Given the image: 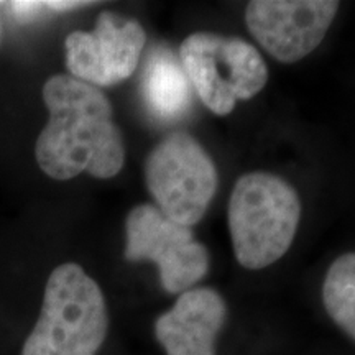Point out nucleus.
<instances>
[{
	"instance_id": "obj_12",
	"label": "nucleus",
	"mask_w": 355,
	"mask_h": 355,
	"mask_svg": "<svg viewBox=\"0 0 355 355\" xmlns=\"http://www.w3.org/2000/svg\"><path fill=\"white\" fill-rule=\"evenodd\" d=\"M10 10L20 24H28V21H35L40 15L46 10L44 2H35V0H15V2L8 3Z\"/></svg>"
},
{
	"instance_id": "obj_2",
	"label": "nucleus",
	"mask_w": 355,
	"mask_h": 355,
	"mask_svg": "<svg viewBox=\"0 0 355 355\" xmlns=\"http://www.w3.org/2000/svg\"><path fill=\"white\" fill-rule=\"evenodd\" d=\"M107 329L99 285L79 265H60L48 278L42 313L21 355H96Z\"/></svg>"
},
{
	"instance_id": "obj_4",
	"label": "nucleus",
	"mask_w": 355,
	"mask_h": 355,
	"mask_svg": "<svg viewBox=\"0 0 355 355\" xmlns=\"http://www.w3.org/2000/svg\"><path fill=\"white\" fill-rule=\"evenodd\" d=\"M191 87L207 109L227 115L237 101L259 94L268 81L263 58L250 43L217 33H193L180 46Z\"/></svg>"
},
{
	"instance_id": "obj_8",
	"label": "nucleus",
	"mask_w": 355,
	"mask_h": 355,
	"mask_svg": "<svg viewBox=\"0 0 355 355\" xmlns=\"http://www.w3.org/2000/svg\"><path fill=\"white\" fill-rule=\"evenodd\" d=\"M339 6L332 0H255L247 6L245 21L275 60L296 63L319 46Z\"/></svg>"
},
{
	"instance_id": "obj_9",
	"label": "nucleus",
	"mask_w": 355,
	"mask_h": 355,
	"mask_svg": "<svg viewBox=\"0 0 355 355\" xmlns=\"http://www.w3.org/2000/svg\"><path fill=\"white\" fill-rule=\"evenodd\" d=\"M227 318V306L212 288L181 293L175 306L155 322V336L166 355H216L214 344Z\"/></svg>"
},
{
	"instance_id": "obj_1",
	"label": "nucleus",
	"mask_w": 355,
	"mask_h": 355,
	"mask_svg": "<svg viewBox=\"0 0 355 355\" xmlns=\"http://www.w3.org/2000/svg\"><path fill=\"white\" fill-rule=\"evenodd\" d=\"M43 101L50 121L35 146L43 173L60 181L79 173L101 180L119 175L125 148L112 105L99 87L58 74L44 83Z\"/></svg>"
},
{
	"instance_id": "obj_11",
	"label": "nucleus",
	"mask_w": 355,
	"mask_h": 355,
	"mask_svg": "<svg viewBox=\"0 0 355 355\" xmlns=\"http://www.w3.org/2000/svg\"><path fill=\"white\" fill-rule=\"evenodd\" d=\"M322 303L332 321L355 340V254L340 255L327 270Z\"/></svg>"
},
{
	"instance_id": "obj_6",
	"label": "nucleus",
	"mask_w": 355,
	"mask_h": 355,
	"mask_svg": "<svg viewBox=\"0 0 355 355\" xmlns=\"http://www.w3.org/2000/svg\"><path fill=\"white\" fill-rule=\"evenodd\" d=\"M125 235V259L157 263L162 286L171 295L191 290L209 270V254L191 227L168 219L152 204L128 212Z\"/></svg>"
},
{
	"instance_id": "obj_5",
	"label": "nucleus",
	"mask_w": 355,
	"mask_h": 355,
	"mask_svg": "<svg viewBox=\"0 0 355 355\" xmlns=\"http://www.w3.org/2000/svg\"><path fill=\"white\" fill-rule=\"evenodd\" d=\"M145 183L168 219L191 227L202 219L214 198L217 170L196 139L176 132L150 152Z\"/></svg>"
},
{
	"instance_id": "obj_3",
	"label": "nucleus",
	"mask_w": 355,
	"mask_h": 355,
	"mask_svg": "<svg viewBox=\"0 0 355 355\" xmlns=\"http://www.w3.org/2000/svg\"><path fill=\"white\" fill-rule=\"evenodd\" d=\"M301 217L298 193L270 173L241 176L229 201V229L235 259L243 268L261 270L291 247Z\"/></svg>"
},
{
	"instance_id": "obj_7",
	"label": "nucleus",
	"mask_w": 355,
	"mask_h": 355,
	"mask_svg": "<svg viewBox=\"0 0 355 355\" xmlns=\"http://www.w3.org/2000/svg\"><path fill=\"white\" fill-rule=\"evenodd\" d=\"M145 43L139 21L102 12L92 32H73L66 38L69 76L96 87L125 81L135 73Z\"/></svg>"
},
{
	"instance_id": "obj_10",
	"label": "nucleus",
	"mask_w": 355,
	"mask_h": 355,
	"mask_svg": "<svg viewBox=\"0 0 355 355\" xmlns=\"http://www.w3.org/2000/svg\"><path fill=\"white\" fill-rule=\"evenodd\" d=\"M144 96L150 112L162 121H176L191 105V84L183 64L165 46L150 53L144 73Z\"/></svg>"
},
{
	"instance_id": "obj_13",
	"label": "nucleus",
	"mask_w": 355,
	"mask_h": 355,
	"mask_svg": "<svg viewBox=\"0 0 355 355\" xmlns=\"http://www.w3.org/2000/svg\"><path fill=\"white\" fill-rule=\"evenodd\" d=\"M91 6V2H66V0H50V2H44L48 12H69L74 8Z\"/></svg>"
}]
</instances>
